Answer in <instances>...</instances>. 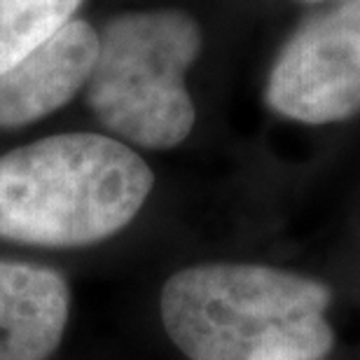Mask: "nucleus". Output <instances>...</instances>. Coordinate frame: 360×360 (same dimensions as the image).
<instances>
[{
	"label": "nucleus",
	"mask_w": 360,
	"mask_h": 360,
	"mask_svg": "<svg viewBox=\"0 0 360 360\" xmlns=\"http://www.w3.org/2000/svg\"><path fill=\"white\" fill-rule=\"evenodd\" d=\"M323 281L267 264H197L162 288V323L190 360H319L335 347Z\"/></svg>",
	"instance_id": "f257e3e1"
},
{
	"label": "nucleus",
	"mask_w": 360,
	"mask_h": 360,
	"mask_svg": "<svg viewBox=\"0 0 360 360\" xmlns=\"http://www.w3.org/2000/svg\"><path fill=\"white\" fill-rule=\"evenodd\" d=\"M155 174L131 146L94 131L56 134L0 155V239L89 246L122 232Z\"/></svg>",
	"instance_id": "f03ea898"
},
{
	"label": "nucleus",
	"mask_w": 360,
	"mask_h": 360,
	"mask_svg": "<svg viewBox=\"0 0 360 360\" xmlns=\"http://www.w3.org/2000/svg\"><path fill=\"white\" fill-rule=\"evenodd\" d=\"M201 45L197 19L176 7L115 14L98 31L96 63L84 87L94 117L127 146H180L197 122L185 75Z\"/></svg>",
	"instance_id": "7ed1b4c3"
},
{
	"label": "nucleus",
	"mask_w": 360,
	"mask_h": 360,
	"mask_svg": "<svg viewBox=\"0 0 360 360\" xmlns=\"http://www.w3.org/2000/svg\"><path fill=\"white\" fill-rule=\"evenodd\" d=\"M264 98L276 115L302 124H333L360 112V0H340L285 42Z\"/></svg>",
	"instance_id": "20e7f679"
},
{
	"label": "nucleus",
	"mask_w": 360,
	"mask_h": 360,
	"mask_svg": "<svg viewBox=\"0 0 360 360\" xmlns=\"http://www.w3.org/2000/svg\"><path fill=\"white\" fill-rule=\"evenodd\" d=\"M98 31L73 19L0 73V129H21L63 108L87 87Z\"/></svg>",
	"instance_id": "39448f33"
},
{
	"label": "nucleus",
	"mask_w": 360,
	"mask_h": 360,
	"mask_svg": "<svg viewBox=\"0 0 360 360\" xmlns=\"http://www.w3.org/2000/svg\"><path fill=\"white\" fill-rule=\"evenodd\" d=\"M70 290L59 271L0 260V360H47L68 326Z\"/></svg>",
	"instance_id": "423d86ee"
},
{
	"label": "nucleus",
	"mask_w": 360,
	"mask_h": 360,
	"mask_svg": "<svg viewBox=\"0 0 360 360\" xmlns=\"http://www.w3.org/2000/svg\"><path fill=\"white\" fill-rule=\"evenodd\" d=\"M84 0H0V73L75 19Z\"/></svg>",
	"instance_id": "0eeeda50"
},
{
	"label": "nucleus",
	"mask_w": 360,
	"mask_h": 360,
	"mask_svg": "<svg viewBox=\"0 0 360 360\" xmlns=\"http://www.w3.org/2000/svg\"><path fill=\"white\" fill-rule=\"evenodd\" d=\"M300 3H328V0H300Z\"/></svg>",
	"instance_id": "6e6552de"
}]
</instances>
